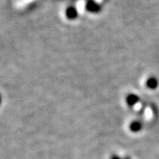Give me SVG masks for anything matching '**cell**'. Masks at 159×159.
I'll use <instances>...</instances> for the list:
<instances>
[{
    "mask_svg": "<svg viewBox=\"0 0 159 159\" xmlns=\"http://www.w3.org/2000/svg\"><path fill=\"white\" fill-rule=\"evenodd\" d=\"M66 16L69 18V19H74L76 16V10L74 9V7H69L68 9H66Z\"/></svg>",
    "mask_w": 159,
    "mask_h": 159,
    "instance_id": "obj_1",
    "label": "cell"
},
{
    "mask_svg": "<svg viewBox=\"0 0 159 159\" xmlns=\"http://www.w3.org/2000/svg\"><path fill=\"white\" fill-rule=\"evenodd\" d=\"M1 102H2V98H1V96H0V104H1Z\"/></svg>",
    "mask_w": 159,
    "mask_h": 159,
    "instance_id": "obj_2",
    "label": "cell"
}]
</instances>
